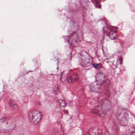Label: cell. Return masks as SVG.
<instances>
[{
  "label": "cell",
  "mask_w": 135,
  "mask_h": 135,
  "mask_svg": "<svg viewBox=\"0 0 135 135\" xmlns=\"http://www.w3.org/2000/svg\"><path fill=\"white\" fill-rule=\"evenodd\" d=\"M116 118L118 122L121 126L128 125L129 121V114L128 111L124 108L118 109L116 113Z\"/></svg>",
  "instance_id": "3"
},
{
  "label": "cell",
  "mask_w": 135,
  "mask_h": 135,
  "mask_svg": "<svg viewBox=\"0 0 135 135\" xmlns=\"http://www.w3.org/2000/svg\"><path fill=\"white\" fill-rule=\"evenodd\" d=\"M94 67L95 68H96V69H100L102 67V65L100 63H98V64H94Z\"/></svg>",
  "instance_id": "14"
},
{
  "label": "cell",
  "mask_w": 135,
  "mask_h": 135,
  "mask_svg": "<svg viewBox=\"0 0 135 135\" xmlns=\"http://www.w3.org/2000/svg\"><path fill=\"white\" fill-rule=\"evenodd\" d=\"M42 118V113L38 110H33L29 113V120L31 124L34 125L39 123Z\"/></svg>",
  "instance_id": "6"
},
{
  "label": "cell",
  "mask_w": 135,
  "mask_h": 135,
  "mask_svg": "<svg viewBox=\"0 0 135 135\" xmlns=\"http://www.w3.org/2000/svg\"><path fill=\"white\" fill-rule=\"evenodd\" d=\"M16 124L12 119L4 117L0 120V131L7 133L13 130L16 127Z\"/></svg>",
  "instance_id": "2"
},
{
  "label": "cell",
  "mask_w": 135,
  "mask_h": 135,
  "mask_svg": "<svg viewBox=\"0 0 135 135\" xmlns=\"http://www.w3.org/2000/svg\"><path fill=\"white\" fill-rule=\"evenodd\" d=\"M9 104L10 108H11L12 109H16L18 108V105L13 100H10L9 101Z\"/></svg>",
  "instance_id": "12"
},
{
  "label": "cell",
  "mask_w": 135,
  "mask_h": 135,
  "mask_svg": "<svg viewBox=\"0 0 135 135\" xmlns=\"http://www.w3.org/2000/svg\"><path fill=\"white\" fill-rule=\"evenodd\" d=\"M88 134L92 135H100L102 134V129L98 127H94L89 129Z\"/></svg>",
  "instance_id": "9"
},
{
  "label": "cell",
  "mask_w": 135,
  "mask_h": 135,
  "mask_svg": "<svg viewBox=\"0 0 135 135\" xmlns=\"http://www.w3.org/2000/svg\"><path fill=\"white\" fill-rule=\"evenodd\" d=\"M58 91V86H56L55 87V88H54V92H57Z\"/></svg>",
  "instance_id": "15"
},
{
  "label": "cell",
  "mask_w": 135,
  "mask_h": 135,
  "mask_svg": "<svg viewBox=\"0 0 135 135\" xmlns=\"http://www.w3.org/2000/svg\"><path fill=\"white\" fill-rule=\"evenodd\" d=\"M111 102L108 100H105L101 102L98 106L92 109L91 112L99 116H104L111 109Z\"/></svg>",
  "instance_id": "1"
},
{
  "label": "cell",
  "mask_w": 135,
  "mask_h": 135,
  "mask_svg": "<svg viewBox=\"0 0 135 135\" xmlns=\"http://www.w3.org/2000/svg\"><path fill=\"white\" fill-rule=\"evenodd\" d=\"M59 102L60 104L61 105V106L62 107H65L66 106V103L64 100H59Z\"/></svg>",
  "instance_id": "13"
},
{
  "label": "cell",
  "mask_w": 135,
  "mask_h": 135,
  "mask_svg": "<svg viewBox=\"0 0 135 135\" xmlns=\"http://www.w3.org/2000/svg\"><path fill=\"white\" fill-rule=\"evenodd\" d=\"M108 36L110 39L112 40L117 39L118 37V35L116 32L113 31H111L108 33Z\"/></svg>",
  "instance_id": "11"
},
{
  "label": "cell",
  "mask_w": 135,
  "mask_h": 135,
  "mask_svg": "<svg viewBox=\"0 0 135 135\" xmlns=\"http://www.w3.org/2000/svg\"><path fill=\"white\" fill-rule=\"evenodd\" d=\"M80 64L85 68H88L92 66L93 60L92 57L84 51L80 52Z\"/></svg>",
  "instance_id": "4"
},
{
  "label": "cell",
  "mask_w": 135,
  "mask_h": 135,
  "mask_svg": "<svg viewBox=\"0 0 135 135\" xmlns=\"http://www.w3.org/2000/svg\"><path fill=\"white\" fill-rule=\"evenodd\" d=\"M89 88L92 91L96 92H100L102 88V85L96 81L93 82L90 84Z\"/></svg>",
  "instance_id": "8"
},
{
  "label": "cell",
  "mask_w": 135,
  "mask_h": 135,
  "mask_svg": "<svg viewBox=\"0 0 135 135\" xmlns=\"http://www.w3.org/2000/svg\"><path fill=\"white\" fill-rule=\"evenodd\" d=\"M131 135H135V129L133 131L131 132Z\"/></svg>",
  "instance_id": "16"
},
{
  "label": "cell",
  "mask_w": 135,
  "mask_h": 135,
  "mask_svg": "<svg viewBox=\"0 0 135 135\" xmlns=\"http://www.w3.org/2000/svg\"><path fill=\"white\" fill-rule=\"evenodd\" d=\"M78 79V76L77 74L74 73L68 77L67 80L69 83H73Z\"/></svg>",
  "instance_id": "10"
},
{
  "label": "cell",
  "mask_w": 135,
  "mask_h": 135,
  "mask_svg": "<svg viewBox=\"0 0 135 135\" xmlns=\"http://www.w3.org/2000/svg\"><path fill=\"white\" fill-rule=\"evenodd\" d=\"M83 35L82 31L80 30L76 31L69 38V44L73 47H77L80 44Z\"/></svg>",
  "instance_id": "5"
},
{
  "label": "cell",
  "mask_w": 135,
  "mask_h": 135,
  "mask_svg": "<svg viewBox=\"0 0 135 135\" xmlns=\"http://www.w3.org/2000/svg\"><path fill=\"white\" fill-rule=\"evenodd\" d=\"M96 81L101 85H103L106 81V75L103 73H101L98 74L96 76Z\"/></svg>",
  "instance_id": "7"
}]
</instances>
